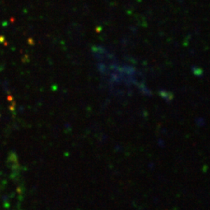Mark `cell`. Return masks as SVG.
<instances>
[]
</instances>
